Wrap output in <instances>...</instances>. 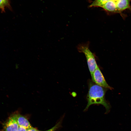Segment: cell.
<instances>
[{"label": "cell", "instance_id": "obj_2", "mask_svg": "<svg viewBox=\"0 0 131 131\" xmlns=\"http://www.w3.org/2000/svg\"><path fill=\"white\" fill-rule=\"evenodd\" d=\"M77 49L78 51L83 53L86 57L89 71L92 75L98 66L94 54L89 48V43H87L79 44Z\"/></svg>", "mask_w": 131, "mask_h": 131}, {"label": "cell", "instance_id": "obj_4", "mask_svg": "<svg viewBox=\"0 0 131 131\" xmlns=\"http://www.w3.org/2000/svg\"><path fill=\"white\" fill-rule=\"evenodd\" d=\"M19 126L15 113H14L11 115L4 123L2 131H17Z\"/></svg>", "mask_w": 131, "mask_h": 131}, {"label": "cell", "instance_id": "obj_12", "mask_svg": "<svg viewBox=\"0 0 131 131\" xmlns=\"http://www.w3.org/2000/svg\"><path fill=\"white\" fill-rule=\"evenodd\" d=\"M27 129L23 127L19 126L17 131H26Z\"/></svg>", "mask_w": 131, "mask_h": 131}, {"label": "cell", "instance_id": "obj_11", "mask_svg": "<svg viewBox=\"0 0 131 131\" xmlns=\"http://www.w3.org/2000/svg\"><path fill=\"white\" fill-rule=\"evenodd\" d=\"M39 130H38L37 129H36L35 128H33V127L31 128L27 129L26 131H39Z\"/></svg>", "mask_w": 131, "mask_h": 131}, {"label": "cell", "instance_id": "obj_3", "mask_svg": "<svg viewBox=\"0 0 131 131\" xmlns=\"http://www.w3.org/2000/svg\"><path fill=\"white\" fill-rule=\"evenodd\" d=\"M91 76L92 81L96 84L108 89H113L107 83L98 66Z\"/></svg>", "mask_w": 131, "mask_h": 131}, {"label": "cell", "instance_id": "obj_9", "mask_svg": "<svg viewBox=\"0 0 131 131\" xmlns=\"http://www.w3.org/2000/svg\"><path fill=\"white\" fill-rule=\"evenodd\" d=\"M9 0H0V9L2 12H4L5 8L9 7Z\"/></svg>", "mask_w": 131, "mask_h": 131}, {"label": "cell", "instance_id": "obj_6", "mask_svg": "<svg viewBox=\"0 0 131 131\" xmlns=\"http://www.w3.org/2000/svg\"><path fill=\"white\" fill-rule=\"evenodd\" d=\"M15 114L16 121L19 126L23 127L26 129L32 127L25 117L19 113H16Z\"/></svg>", "mask_w": 131, "mask_h": 131}, {"label": "cell", "instance_id": "obj_8", "mask_svg": "<svg viewBox=\"0 0 131 131\" xmlns=\"http://www.w3.org/2000/svg\"><path fill=\"white\" fill-rule=\"evenodd\" d=\"M110 0H95L89 6L90 7H101L102 6L107 2Z\"/></svg>", "mask_w": 131, "mask_h": 131}, {"label": "cell", "instance_id": "obj_7", "mask_svg": "<svg viewBox=\"0 0 131 131\" xmlns=\"http://www.w3.org/2000/svg\"><path fill=\"white\" fill-rule=\"evenodd\" d=\"M116 6L118 13L130 8V0H118L117 2Z\"/></svg>", "mask_w": 131, "mask_h": 131}, {"label": "cell", "instance_id": "obj_10", "mask_svg": "<svg viewBox=\"0 0 131 131\" xmlns=\"http://www.w3.org/2000/svg\"><path fill=\"white\" fill-rule=\"evenodd\" d=\"M62 119L59 121L55 126L50 129L45 131H55L61 126Z\"/></svg>", "mask_w": 131, "mask_h": 131}, {"label": "cell", "instance_id": "obj_1", "mask_svg": "<svg viewBox=\"0 0 131 131\" xmlns=\"http://www.w3.org/2000/svg\"><path fill=\"white\" fill-rule=\"evenodd\" d=\"M88 86V91L87 96V104L84 111H87L91 105L100 104L105 107L106 113H108L110 111L111 106L106 100L105 95L108 89L99 86L91 81L89 82Z\"/></svg>", "mask_w": 131, "mask_h": 131}, {"label": "cell", "instance_id": "obj_5", "mask_svg": "<svg viewBox=\"0 0 131 131\" xmlns=\"http://www.w3.org/2000/svg\"><path fill=\"white\" fill-rule=\"evenodd\" d=\"M117 2L110 0L104 4L101 8L109 14L118 13L116 6Z\"/></svg>", "mask_w": 131, "mask_h": 131}]
</instances>
